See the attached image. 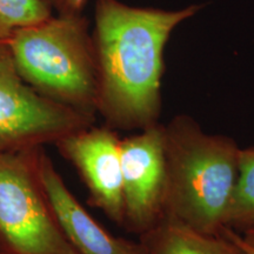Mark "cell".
I'll return each mask as SVG.
<instances>
[{
    "instance_id": "8",
    "label": "cell",
    "mask_w": 254,
    "mask_h": 254,
    "mask_svg": "<svg viewBox=\"0 0 254 254\" xmlns=\"http://www.w3.org/2000/svg\"><path fill=\"white\" fill-rule=\"evenodd\" d=\"M36 171L53 213L77 254H150L144 245L113 236L73 195L44 147L36 151Z\"/></svg>"
},
{
    "instance_id": "15",
    "label": "cell",
    "mask_w": 254,
    "mask_h": 254,
    "mask_svg": "<svg viewBox=\"0 0 254 254\" xmlns=\"http://www.w3.org/2000/svg\"><path fill=\"white\" fill-rule=\"evenodd\" d=\"M0 254H2V253H0Z\"/></svg>"
},
{
    "instance_id": "2",
    "label": "cell",
    "mask_w": 254,
    "mask_h": 254,
    "mask_svg": "<svg viewBox=\"0 0 254 254\" xmlns=\"http://www.w3.org/2000/svg\"><path fill=\"white\" fill-rule=\"evenodd\" d=\"M166 195L164 217L206 234L226 228L240 147L212 134L192 117L177 114L164 125Z\"/></svg>"
},
{
    "instance_id": "12",
    "label": "cell",
    "mask_w": 254,
    "mask_h": 254,
    "mask_svg": "<svg viewBox=\"0 0 254 254\" xmlns=\"http://www.w3.org/2000/svg\"><path fill=\"white\" fill-rule=\"evenodd\" d=\"M58 14H78L84 12L88 0H45Z\"/></svg>"
},
{
    "instance_id": "14",
    "label": "cell",
    "mask_w": 254,
    "mask_h": 254,
    "mask_svg": "<svg viewBox=\"0 0 254 254\" xmlns=\"http://www.w3.org/2000/svg\"><path fill=\"white\" fill-rule=\"evenodd\" d=\"M241 237H243V239L245 240L247 244H250L251 246L254 247V228H252V230L246 231L245 233L241 234Z\"/></svg>"
},
{
    "instance_id": "6",
    "label": "cell",
    "mask_w": 254,
    "mask_h": 254,
    "mask_svg": "<svg viewBox=\"0 0 254 254\" xmlns=\"http://www.w3.org/2000/svg\"><path fill=\"white\" fill-rule=\"evenodd\" d=\"M120 154L123 227L140 236L164 217L167 176L163 124L157 123L122 139Z\"/></svg>"
},
{
    "instance_id": "5",
    "label": "cell",
    "mask_w": 254,
    "mask_h": 254,
    "mask_svg": "<svg viewBox=\"0 0 254 254\" xmlns=\"http://www.w3.org/2000/svg\"><path fill=\"white\" fill-rule=\"evenodd\" d=\"M94 123L28 86L19 74L7 40H0V152L56 144Z\"/></svg>"
},
{
    "instance_id": "10",
    "label": "cell",
    "mask_w": 254,
    "mask_h": 254,
    "mask_svg": "<svg viewBox=\"0 0 254 254\" xmlns=\"http://www.w3.org/2000/svg\"><path fill=\"white\" fill-rule=\"evenodd\" d=\"M226 228L240 234L254 228V146L240 148L237 182Z\"/></svg>"
},
{
    "instance_id": "4",
    "label": "cell",
    "mask_w": 254,
    "mask_h": 254,
    "mask_svg": "<svg viewBox=\"0 0 254 254\" xmlns=\"http://www.w3.org/2000/svg\"><path fill=\"white\" fill-rule=\"evenodd\" d=\"M37 148L0 152V253L77 254L38 180Z\"/></svg>"
},
{
    "instance_id": "1",
    "label": "cell",
    "mask_w": 254,
    "mask_h": 254,
    "mask_svg": "<svg viewBox=\"0 0 254 254\" xmlns=\"http://www.w3.org/2000/svg\"><path fill=\"white\" fill-rule=\"evenodd\" d=\"M202 7L170 11L119 0L95 1L92 41L97 110L107 126L139 131L159 123L165 47L176 27Z\"/></svg>"
},
{
    "instance_id": "7",
    "label": "cell",
    "mask_w": 254,
    "mask_h": 254,
    "mask_svg": "<svg viewBox=\"0 0 254 254\" xmlns=\"http://www.w3.org/2000/svg\"><path fill=\"white\" fill-rule=\"evenodd\" d=\"M120 141L112 127L93 124L64 135L55 145L62 157L77 170L88 190V202L123 226L125 214Z\"/></svg>"
},
{
    "instance_id": "9",
    "label": "cell",
    "mask_w": 254,
    "mask_h": 254,
    "mask_svg": "<svg viewBox=\"0 0 254 254\" xmlns=\"http://www.w3.org/2000/svg\"><path fill=\"white\" fill-rule=\"evenodd\" d=\"M139 241L150 254H247L226 228L206 234L167 218L140 234Z\"/></svg>"
},
{
    "instance_id": "11",
    "label": "cell",
    "mask_w": 254,
    "mask_h": 254,
    "mask_svg": "<svg viewBox=\"0 0 254 254\" xmlns=\"http://www.w3.org/2000/svg\"><path fill=\"white\" fill-rule=\"evenodd\" d=\"M52 17L45 0H0V40H8L15 31Z\"/></svg>"
},
{
    "instance_id": "13",
    "label": "cell",
    "mask_w": 254,
    "mask_h": 254,
    "mask_svg": "<svg viewBox=\"0 0 254 254\" xmlns=\"http://www.w3.org/2000/svg\"><path fill=\"white\" fill-rule=\"evenodd\" d=\"M226 230H227L228 233H230L231 236L233 237L234 239H236V240L238 241V244H239V245H240L241 247H243L244 250L246 251L247 254H254V247L251 246L250 244H247L246 241L243 239V237H241V234H239V233H238V232L233 231V230H230V228H226Z\"/></svg>"
},
{
    "instance_id": "3",
    "label": "cell",
    "mask_w": 254,
    "mask_h": 254,
    "mask_svg": "<svg viewBox=\"0 0 254 254\" xmlns=\"http://www.w3.org/2000/svg\"><path fill=\"white\" fill-rule=\"evenodd\" d=\"M21 78L41 97L97 118L98 81L90 20L58 14L20 28L7 40Z\"/></svg>"
}]
</instances>
